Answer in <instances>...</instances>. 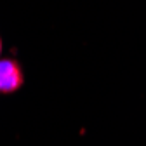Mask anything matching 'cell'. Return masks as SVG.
I'll return each mask as SVG.
<instances>
[{
  "label": "cell",
  "instance_id": "cell-1",
  "mask_svg": "<svg viewBox=\"0 0 146 146\" xmlns=\"http://www.w3.org/2000/svg\"><path fill=\"white\" fill-rule=\"evenodd\" d=\"M21 70L12 59H0V92H14L21 87Z\"/></svg>",
  "mask_w": 146,
  "mask_h": 146
},
{
  "label": "cell",
  "instance_id": "cell-2",
  "mask_svg": "<svg viewBox=\"0 0 146 146\" xmlns=\"http://www.w3.org/2000/svg\"><path fill=\"white\" fill-rule=\"evenodd\" d=\"M0 52H2V40H0Z\"/></svg>",
  "mask_w": 146,
  "mask_h": 146
}]
</instances>
